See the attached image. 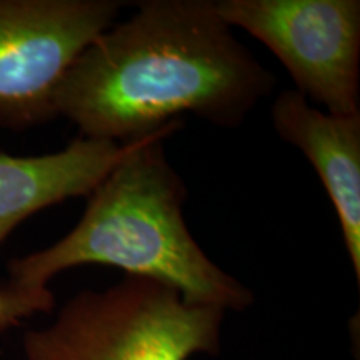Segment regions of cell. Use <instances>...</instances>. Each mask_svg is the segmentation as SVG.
Wrapping results in <instances>:
<instances>
[{
  "label": "cell",
  "mask_w": 360,
  "mask_h": 360,
  "mask_svg": "<svg viewBox=\"0 0 360 360\" xmlns=\"http://www.w3.org/2000/svg\"><path fill=\"white\" fill-rule=\"evenodd\" d=\"M139 142L79 137L53 154L19 157L0 152V244L30 215L90 195Z\"/></svg>",
  "instance_id": "7"
},
{
  "label": "cell",
  "mask_w": 360,
  "mask_h": 360,
  "mask_svg": "<svg viewBox=\"0 0 360 360\" xmlns=\"http://www.w3.org/2000/svg\"><path fill=\"white\" fill-rule=\"evenodd\" d=\"M229 27L260 40L295 90L328 114H360L359 0H214Z\"/></svg>",
  "instance_id": "4"
},
{
  "label": "cell",
  "mask_w": 360,
  "mask_h": 360,
  "mask_svg": "<svg viewBox=\"0 0 360 360\" xmlns=\"http://www.w3.org/2000/svg\"><path fill=\"white\" fill-rule=\"evenodd\" d=\"M274 130L314 165L334 204L355 278L360 281V114L315 109L297 90H282L270 109Z\"/></svg>",
  "instance_id": "6"
},
{
  "label": "cell",
  "mask_w": 360,
  "mask_h": 360,
  "mask_svg": "<svg viewBox=\"0 0 360 360\" xmlns=\"http://www.w3.org/2000/svg\"><path fill=\"white\" fill-rule=\"evenodd\" d=\"M225 312L191 304L172 287L125 276L84 290L47 327L24 335L25 360H188L220 347Z\"/></svg>",
  "instance_id": "3"
},
{
  "label": "cell",
  "mask_w": 360,
  "mask_h": 360,
  "mask_svg": "<svg viewBox=\"0 0 360 360\" xmlns=\"http://www.w3.org/2000/svg\"><path fill=\"white\" fill-rule=\"evenodd\" d=\"M53 295L49 289L34 290L7 283L0 287V328L17 323L37 312H51Z\"/></svg>",
  "instance_id": "8"
},
{
  "label": "cell",
  "mask_w": 360,
  "mask_h": 360,
  "mask_svg": "<svg viewBox=\"0 0 360 360\" xmlns=\"http://www.w3.org/2000/svg\"><path fill=\"white\" fill-rule=\"evenodd\" d=\"M276 84L214 0H147L80 53L53 110L80 137L130 143L186 114L236 129Z\"/></svg>",
  "instance_id": "1"
},
{
  "label": "cell",
  "mask_w": 360,
  "mask_h": 360,
  "mask_svg": "<svg viewBox=\"0 0 360 360\" xmlns=\"http://www.w3.org/2000/svg\"><path fill=\"white\" fill-rule=\"evenodd\" d=\"M120 7L115 0H0V124L24 129L56 117L58 85Z\"/></svg>",
  "instance_id": "5"
},
{
  "label": "cell",
  "mask_w": 360,
  "mask_h": 360,
  "mask_svg": "<svg viewBox=\"0 0 360 360\" xmlns=\"http://www.w3.org/2000/svg\"><path fill=\"white\" fill-rule=\"evenodd\" d=\"M184 127L169 124L142 139L94 188L79 224L47 249L8 264V283L49 289L57 274L79 265H110L179 292L187 302L244 310L254 295L207 257L187 229V188L169 164L164 141Z\"/></svg>",
  "instance_id": "2"
}]
</instances>
